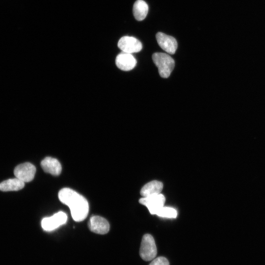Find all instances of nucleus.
I'll use <instances>...</instances> for the list:
<instances>
[{
	"label": "nucleus",
	"mask_w": 265,
	"mask_h": 265,
	"mask_svg": "<svg viewBox=\"0 0 265 265\" xmlns=\"http://www.w3.org/2000/svg\"><path fill=\"white\" fill-rule=\"evenodd\" d=\"M152 59L158 68L160 77L163 78H168L175 66L174 59L169 55L162 53H154L152 55Z\"/></svg>",
	"instance_id": "nucleus-2"
},
{
	"label": "nucleus",
	"mask_w": 265,
	"mask_h": 265,
	"mask_svg": "<svg viewBox=\"0 0 265 265\" xmlns=\"http://www.w3.org/2000/svg\"><path fill=\"white\" fill-rule=\"evenodd\" d=\"M25 183L18 178L9 179L0 184V190L2 191H17L23 188Z\"/></svg>",
	"instance_id": "nucleus-14"
},
{
	"label": "nucleus",
	"mask_w": 265,
	"mask_h": 265,
	"mask_svg": "<svg viewBox=\"0 0 265 265\" xmlns=\"http://www.w3.org/2000/svg\"><path fill=\"white\" fill-rule=\"evenodd\" d=\"M58 196L61 202L69 207L75 221L80 222L86 218L89 205L83 196L70 188L65 187L59 191Z\"/></svg>",
	"instance_id": "nucleus-1"
},
{
	"label": "nucleus",
	"mask_w": 265,
	"mask_h": 265,
	"mask_svg": "<svg viewBox=\"0 0 265 265\" xmlns=\"http://www.w3.org/2000/svg\"><path fill=\"white\" fill-rule=\"evenodd\" d=\"M115 63L118 68L127 71L132 70L135 66L136 61L132 54L123 52L116 56Z\"/></svg>",
	"instance_id": "nucleus-10"
},
{
	"label": "nucleus",
	"mask_w": 265,
	"mask_h": 265,
	"mask_svg": "<svg viewBox=\"0 0 265 265\" xmlns=\"http://www.w3.org/2000/svg\"><path fill=\"white\" fill-rule=\"evenodd\" d=\"M88 226L91 231L98 234H106L109 230L108 221L104 217L98 215H93L90 218Z\"/></svg>",
	"instance_id": "nucleus-9"
},
{
	"label": "nucleus",
	"mask_w": 265,
	"mask_h": 265,
	"mask_svg": "<svg viewBox=\"0 0 265 265\" xmlns=\"http://www.w3.org/2000/svg\"><path fill=\"white\" fill-rule=\"evenodd\" d=\"M165 201V197L160 193L141 198L139 202L145 206L151 214H156L158 211L164 206Z\"/></svg>",
	"instance_id": "nucleus-5"
},
{
	"label": "nucleus",
	"mask_w": 265,
	"mask_h": 265,
	"mask_svg": "<svg viewBox=\"0 0 265 265\" xmlns=\"http://www.w3.org/2000/svg\"><path fill=\"white\" fill-rule=\"evenodd\" d=\"M149 265H169V263L166 258L159 257L154 259Z\"/></svg>",
	"instance_id": "nucleus-16"
},
{
	"label": "nucleus",
	"mask_w": 265,
	"mask_h": 265,
	"mask_svg": "<svg viewBox=\"0 0 265 265\" xmlns=\"http://www.w3.org/2000/svg\"><path fill=\"white\" fill-rule=\"evenodd\" d=\"M163 188V184L159 181L154 180L145 185L140 190V194L143 197H148L155 194H160Z\"/></svg>",
	"instance_id": "nucleus-12"
},
{
	"label": "nucleus",
	"mask_w": 265,
	"mask_h": 265,
	"mask_svg": "<svg viewBox=\"0 0 265 265\" xmlns=\"http://www.w3.org/2000/svg\"><path fill=\"white\" fill-rule=\"evenodd\" d=\"M148 5L143 0H137L133 4L132 12L135 19L139 21L144 20L148 13Z\"/></svg>",
	"instance_id": "nucleus-13"
},
{
	"label": "nucleus",
	"mask_w": 265,
	"mask_h": 265,
	"mask_svg": "<svg viewBox=\"0 0 265 265\" xmlns=\"http://www.w3.org/2000/svg\"><path fill=\"white\" fill-rule=\"evenodd\" d=\"M36 172V168L30 162H25L17 165L14 171L16 178L25 182L31 181Z\"/></svg>",
	"instance_id": "nucleus-6"
},
{
	"label": "nucleus",
	"mask_w": 265,
	"mask_h": 265,
	"mask_svg": "<svg viewBox=\"0 0 265 265\" xmlns=\"http://www.w3.org/2000/svg\"><path fill=\"white\" fill-rule=\"evenodd\" d=\"M41 166L44 172L53 176H58L61 172V164L55 158L49 157L45 158L41 161Z\"/></svg>",
	"instance_id": "nucleus-11"
},
{
	"label": "nucleus",
	"mask_w": 265,
	"mask_h": 265,
	"mask_svg": "<svg viewBox=\"0 0 265 265\" xmlns=\"http://www.w3.org/2000/svg\"><path fill=\"white\" fill-rule=\"evenodd\" d=\"M157 249L153 236L150 234L144 235L142 238L139 249V255L145 261H151L155 258Z\"/></svg>",
	"instance_id": "nucleus-3"
},
{
	"label": "nucleus",
	"mask_w": 265,
	"mask_h": 265,
	"mask_svg": "<svg viewBox=\"0 0 265 265\" xmlns=\"http://www.w3.org/2000/svg\"><path fill=\"white\" fill-rule=\"evenodd\" d=\"M156 214L162 217L176 218L177 212L174 208L163 206L158 211Z\"/></svg>",
	"instance_id": "nucleus-15"
},
{
	"label": "nucleus",
	"mask_w": 265,
	"mask_h": 265,
	"mask_svg": "<svg viewBox=\"0 0 265 265\" xmlns=\"http://www.w3.org/2000/svg\"><path fill=\"white\" fill-rule=\"evenodd\" d=\"M156 37L159 45L162 49L169 54L175 53L178 46L175 38L161 32H158Z\"/></svg>",
	"instance_id": "nucleus-8"
},
{
	"label": "nucleus",
	"mask_w": 265,
	"mask_h": 265,
	"mask_svg": "<svg viewBox=\"0 0 265 265\" xmlns=\"http://www.w3.org/2000/svg\"><path fill=\"white\" fill-rule=\"evenodd\" d=\"M118 47L123 52L131 54L140 51L142 45L140 41L135 37L125 36L119 39Z\"/></svg>",
	"instance_id": "nucleus-7"
},
{
	"label": "nucleus",
	"mask_w": 265,
	"mask_h": 265,
	"mask_svg": "<svg viewBox=\"0 0 265 265\" xmlns=\"http://www.w3.org/2000/svg\"><path fill=\"white\" fill-rule=\"evenodd\" d=\"M67 220V214L60 211L51 217L44 218L41 221V226L44 230L51 231L64 224Z\"/></svg>",
	"instance_id": "nucleus-4"
}]
</instances>
